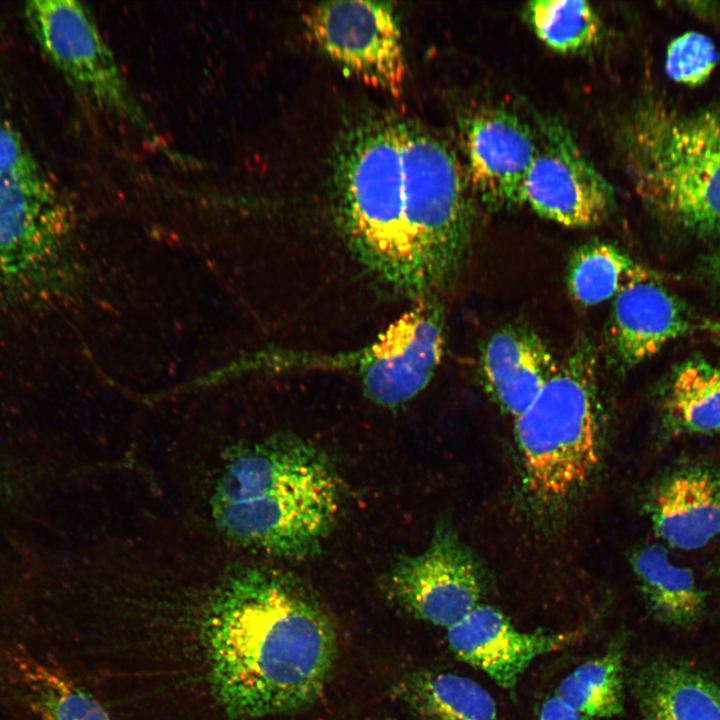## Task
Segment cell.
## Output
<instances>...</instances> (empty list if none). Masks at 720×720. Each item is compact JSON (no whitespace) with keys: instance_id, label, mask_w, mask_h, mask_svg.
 Returning <instances> with one entry per match:
<instances>
[{"instance_id":"cell-8","label":"cell","mask_w":720,"mask_h":720,"mask_svg":"<svg viewBox=\"0 0 720 720\" xmlns=\"http://www.w3.org/2000/svg\"><path fill=\"white\" fill-rule=\"evenodd\" d=\"M444 347L443 308L429 296L401 314L351 361L368 399L395 408L429 385Z\"/></svg>"},{"instance_id":"cell-13","label":"cell","mask_w":720,"mask_h":720,"mask_svg":"<svg viewBox=\"0 0 720 720\" xmlns=\"http://www.w3.org/2000/svg\"><path fill=\"white\" fill-rule=\"evenodd\" d=\"M685 304L655 275L626 286L612 302L606 333L611 366L624 373L692 329Z\"/></svg>"},{"instance_id":"cell-1","label":"cell","mask_w":720,"mask_h":720,"mask_svg":"<svg viewBox=\"0 0 720 720\" xmlns=\"http://www.w3.org/2000/svg\"><path fill=\"white\" fill-rule=\"evenodd\" d=\"M216 700L233 719L289 714L322 695L338 645L295 574L207 536L186 562Z\"/></svg>"},{"instance_id":"cell-3","label":"cell","mask_w":720,"mask_h":720,"mask_svg":"<svg viewBox=\"0 0 720 720\" xmlns=\"http://www.w3.org/2000/svg\"><path fill=\"white\" fill-rule=\"evenodd\" d=\"M341 214L353 254L394 290L416 296L413 261L461 250L474 208L460 167L430 134L402 123L362 129L340 165Z\"/></svg>"},{"instance_id":"cell-11","label":"cell","mask_w":720,"mask_h":720,"mask_svg":"<svg viewBox=\"0 0 720 720\" xmlns=\"http://www.w3.org/2000/svg\"><path fill=\"white\" fill-rule=\"evenodd\" d=\"M464 146L471 188L480 201L494 211L520 205L537 150L535 129L506 108H483L469 120Z\"/></svg>"},{"instance_id":"cell-27","label":"cell","mask_w":720,"mask_h":720,"mask_svg":"<svg viewBox=\"0 0 720 720\" xmlns=\"http://www.w3.org/2000/svg\"><path fill=\"white\" fill-rule=\"evenodd\" d=\"M536 720H585V718L554 694L542 703Z\"/></svg>"},{"instance_id":"cell-9","label":"cell","mask_w":720,"mask_h":720,"mask_svg":"<svg viewBox=\"0 0 720 720\" xmlns=\"http://www.w3.org/2000/svg\"><path fill=\"white\" fill-rule=\"evenodd\" d=\"M305 23L314 42L337 64L369 86L400 94L406 64L399 24L390 4L323 2L307 12Z\"/></svg>"},{"instance_id":"cell-16","label":"cell","mask_w":720,"mask_h":720,"mask_svg":"<svg viewBox=\"0 0 720 720\" xmlns=\"http://www.w3.org/2000/svg\"><path fill=\"white\" fill-rule=\"evenodd\" d=\"M656 534L682 550L706 546L720 534V472L704 465L667 476L650 501Z\"/></svg>"},{"instance_id":"cell-26","label":"cell","mask_w":720,"mask_h":720,"mask_svg":"<svg viewBox=\"0 0 720 720\" xmlns=\"http://www.w3.org/2000/svg\"><path fill=\"white\" fill-rule=\"evenodd\" d=\"M37 165L17 133L0 120V178Z\"/></svg>"},{"instance_id":"cell-22","label":"cell","mask_w":720,"mask_h":720,"mask_svg":"<svg viewBox=\"0 0 720 720\" xmlns=\"http://www.w3.org/2000/svg\"><path fill=\"white\" fill-rule=\"evenodd\" d=\"M14 675L20 694L42 720H111L91 694L46 666L19 661Z\"/></svg>"},{"instance_id":"cell-17","label":"cell","mask_w":720,"mask_h":720,"mask_svg":"<svg viewBox=\"0 0 720 720\" xmlns=\"http://www.w3.org/2000/svg\"><path fill=\"white\" fill-rule=\"evenodd\" d=\"M637 692L644 720H720V686L688 665L653 664Z\"/></svg>"},{"instance_id":"cell-25","label":"cell","mask_w":720,"mask_h":720,"mask_svg":"<svg viewBox=\"0 0 720 720\" xmlns=\"http://www.w3.org/2000/svg\"><path fill=\"white\" fill-rule=\"evenodd\" d=\"M718 58L710 38L699 32H686L668 45L665 68L672 80L697 86L711 76Z\"/></svg>"},{"instance_id":"cell-5","label":"cell","mask_w":720,"mask_h":720,"mask_svg":"<svg viewBox=\"0 0 720 720\" xmlns=\"http://www.w3.org/2000/svg\"><path fill=\"white\" fill-rule=\"evenodd\" d=\"M598 376L594 344L578 337L532 404L514 419L529 490L544 504L580 487L599 462Z\"/></svg>"},{"instance_id":"cell-14","label":"cell","mask_w":720,"mask_h":720,"mask_svg":"<svg viewBox=\"0 0 720 720\" xmlns=\"http://www.w3.org/2000/svg\"><path fill=\"white\" fill-rule=\"evenodd\" d=\"M578 632H523L495 607L478 604L447 629L454 654L480 669L499 686L512 689L538 657L569 646Z\"/></svg>"},{"instance_id":"cell-10","label":"cell","mask_w":720,"mask_h":720,"mask_svg":"<svg viewBox=\"0 0 720 720\" xmlns=\"http://www.w3.org/2000/svg\"><path fill=\"white\" fill-rule=\"evenodd\" d=\"M386 584L391 598L406 612L446 629L479 604L482 591L472 553L444 527L435 530L424 551L399 557Z\"/></svg>"},{"instance_id":"cell-15","label":"cell","mask_w":720,"mask_h":720,"mask_svg":"<svg viewBox=\"0 0 720 720\" xmlns=\"http://www.w3.org/2000/svg\"><path fill=\"white\" fill-rule=\"evenodd\" d=\"M558 361L536 331L511 324L496 330L484 342L479 374L486 391L516 419L552 377Z\"/></svg>"},{"instance_id":"cell-7","label":"cell","mask_w":720,"mask_h":720,"mask_svg":"<svg viewBox=\"0 0 720 720\" xmlns=\"http://www.w3.org/2000/svg\"><path fill=\"white\" fill-rule=\"evenodd\" d=\"M535 131L537 150L523 182L520 204L568 228L603 222L615 206L613 186L559 120L542 119Z\"/></svg>"},{"instance_id":"cell-19","label":"cell","mask_w":720,"mask_h":720,"mask_svg":"<svg viewBox=\"0 0 720 720\" xmlns=\"http://www.w3.org/2000/svg\"><path fill=\"white\" fill-rule=\"evenodd\" d=\"M661 398L664 422L676 432L720 434V368L689 358L667 376Z\"/></svg>"},{"instance_id":"cell-20","label":"cell","mask_w":720,"mask_h":720,"mask_svg":"<svg viewBox=\"0 0 720 720\" xmlns=\"http://www.w3.org/2000/svg\"><path fill=\"white\" fill-rule=\"evenodd\" d=\"M632 566L655 615L676 626L694 624L702 615L705 596L693 572L671 561L667 550L651 544L636 551Z\"/></svg>"},{"instance_id":"cell-29","label":"cell","mask_w":720,"mask_h":720,"mask_svg":"<svg viewBox=\"0 0 720 720\" xmlns=\"http://www.w3.org/2000/svg\"><path fill=\"white\" fill-rule=\"evenodd\" d=\"M4 497H5V481H4L2 472L0 470V506L3 503Z\"/></svg>"},{"instance_id":"cell-28","label":"cell","mask_w":720,"mask_h":720,"mask_svg":"<svg viewBox=\"0 0 720 720\" xmlns=\"http://www.w3.org/2000/svg\"><path fill=\"white\" fill-rule=\"evenodd\" d=\"M707 265L712 280L720 292V247L710 256Z\"/></svg>"},{"instance_id":"cell-18","label":"cell","mask_w":720,"mask_h":720,"mask_svg":"<svg viewBox=\"0 0 720 720\" xmlns=\"http://www.w3.org/2000/svg\"><path fill=\"white\" fill-rule=\"evenodd\" d=\"M396 694L418 720H501L490 693L454 673H410L399 682Z\"/></svg>"},{"instance_id":"cell-4","label":"cell","mask_w":720,"mask_h":720,"mask_svg":"<svg viewBox=\"0 0 720 720\" xmlns=\"http://www.w3.org/2000/svg\"><path fill=\"white\" fill-rule=\"evenodd\" d=\"M618 143L655 216L694 236L720 235V107L684 112L641 101L624 116Z\"/></svg>"},{"instance_id":"cell-2","label":"cell","mask_w":720,"mask_h":720,"mask_svg":"<svg viewBox=\"0 0 720 720\" xmlns=\"http://www.w3.org/2000/svg\"><path fill=\"white\" fill-rule=\"evenodd\" d=\"M187 521L264 559L310 557L331 531L341 485L329 457L295 435L229 432L177 440Z\"/></svg>"},{"instance_id":"cell-21","label":"cell","mask_w":720,"mask_h":720,"mask_svg":"<svg viewBox=\"0 0 720 720\" xmlns=\"http://www.w3.org/2000/svg\"><path fill=\"white\" fill-rule=\"evenodd\" d=\"M652 275L615 244L595 240L572 252L565 280L575 302L594 306L614 299L629 284Z\"/></svg>"},{"instance_id":"cell-12","label":"cell","mask_w":720,"mask_h":720,"mask_svg":"<svg viewBox=\"0 0 720 720\" xmlns=\"http://www.w3.org/2000/svg\"><path fill=\"white\" fill-rule=\"evenodd\" d=\"M58 223L55 191L38 165L0 178V287L40 271Z\"/></svg>"},{"instance_id":"cell-6","label":"cell","mask_w":720,"mask_h":720,"mask_svg":"<svg viewBox=\"0 0 720 720\" xmlns=\"http://www.w3.org/2000/svg\"><path fill=\"white\" fill-rule=\"evenodd\" d=\"M31 30L71 87L99 110L146 126L114 56L89 10L73 0H34L24 8Z\"/></svg>"},{"instance_id":"cell-24","label":"cell","mask_w":720,"mask_h":720,"mask_svg":"<svg viewBox=\"0 0 720 720\" xmlns=\"http://www.w3.org/2000/svg\"><path fill=\"white\" fill-rule=\"evenodd\" d=\"M584 718H611L623 710V661L614 649L577 666L556 690Z\"/></svg>"},{"instance_id":"cell-23","label":"cell","mask_w":720,"mask_h":720,"mask_svg":"<svg viewBox=\"0 0 720 720\" xmlns=\"http://www.w3.org/2000/svg\"><path fill=\"white\" fill-rule=\"evenodd\" d=\"M524 14L536 37L561 54L592 49L600 40L602 24L589 2L578 0H534Z\"/></svg>"}]
</instances>
